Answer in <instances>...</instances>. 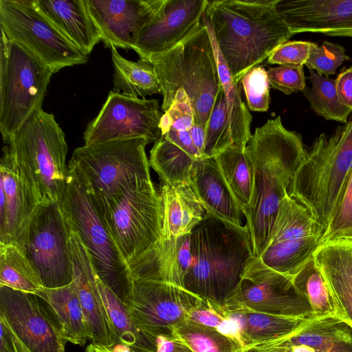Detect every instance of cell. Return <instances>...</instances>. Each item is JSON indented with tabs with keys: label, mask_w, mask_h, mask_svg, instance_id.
Here are the masks:
<instances>
[{
	"label": "cell",
	"mask_w": 352,
	"mask_h": 352,
	"mask_svg": "<svg viewBox=\"0 0 352 352\" xmlns=\"http://www.w3.org/2000/svg\"><path fill=\"white\" fill-rule=\"evenodd\" d=\"M273 342L286 352H352V327L336 315L312 317Z\"/></svg>",
	"instance_id": "obj_24"
},
{
	"label": "cell",
	"mask_w": 352,
	"mask_h": 352,
	"mask_svg": "<svg viewBox=\"0 0 352 352\" xmlns=\"http://www.w3.org/2000/svg\"><path fill=\"white\" fill-rule=\"evenodd\" d=\"M144 138L84 145L76 148L68 166L74 169L96 202L103 205L151 179Z\"/></svg>",
	"instance_id": "obj_8"
},
{
	"label": "cell",
	"mask_w": 352,
	"mask_h": 352,
	"mask_svg": "<svg viewBox=\"0 0 352 352\" xmlns=\"http://www.w3.org/2000/svg\"><path fill=\"white\" fill-rule=\"evenodd\" d=\"M195 160L162 136L150 151V166L164 184L171 186L192 184Z\"/></svg>",
	"instance_id": "obj_36"
},
{
	"label": "cell",
	"mask_w": 352,
	"mask_h": 352,
	"mask_svg": "<svg viewBox=\"0 0 352 352\" xmlns=\"http://www.w3.org/2000/svg\"><path fill=\"white\" fill-rule=\"evenodd\" d=\"M317 44L310 41H292L279 45L267 58V64L303 66Z\"/></svg>",
	"instance_id": "obj_48"
},
{
	"label": "cell",
	"mask_w": 352,
	"mask_h": 352,
	"mask_svg": "<svg viewBox=\"0 0 352 352\" xmlns=\"http://www.w3.org/2000/svg\"><path fill=\"white\" fill-rule=\"evenodd\" d=\"M187 320L214 328L239 344L237 324L222 305L202 298L188 312Z\"/></svg>",
	"instance_id": "obj_43"
},
{
	"label": "cell",
	"mask_w": 352,
	"mask_h": 352,
	"mask_svg": "<svg viewBox=\"0 0 352 352\" xmlns=\"http://www.w3.org/2000/svg\"><path fill=\"white\" fill-rule=\"evenodd\" d=\"M0 286L36 295L43 287L30 262L16 245H0Z\"/></svg>",
	"instance_id": "obj_37"
},
{
	"label": "cell",
	"mask_w": 352,
	"mask_h": 352,
	"mask_svg": "<svg viewBox=\"0 0 352 352\" xmlns=\"http://www.w3.org/2000/svg\"><path fill=\"white\" fill-rule=\"evenodd\" d=\"M192 185L207 213L241 228L243 215L214 158L195 160ZM244 216V215H243Z\"/></svg>",
	"instance_id": "obj_25"
},
{
	"label": "cell",
	"mask_w": 352,
	"mask_h": 352,
	"mask_svg": "<svg viewBox=\"0 0 352 352\" xmlns=\"http://www.w3.org/2000/svg\"><path fill=\"white\" fill-rule=\"evenodd\" d=\"M162 116L157 100L111 91L97 116L87 126L85 145L135 138L155 142L162 135Z\"/></svg>",
	"instance_id": "obj_14"
},
{
	"label": "cell",
	"mask_w": 352,
	"mask_h": 352,
	"mask_svg": "<svg viewBox=\"0 0 352 352\" xmlns=\"http://www.w3.org/2000/svg\"><path fill=\"white\" fill-rule=\"evenodd\" d=\"M10 331H11V329H10ZM11 334H12V337L13 339V342H14L16 352H30L25 347V346L20 341V340L12 333V331H11Z\"/></svg>",
	"instance_id": "obj_56"
},
{
	"label": "cell",
	"mask_w": 352,
	"mask_h": 352,
	"mask_svg": "<svg viewBox=\"0 0 352 352\" xmlns=\"http://www.w3.org/2000/svg\"><path fill=\"white\" fill-rule=\"evenodd\" d=\"M245 148L232 146L214 157L243 215L250 205L253 190V168Z\"/></svg>",
	"instance_id": "obj_34"
},
{
	"label": "cell",
	"mask_w": 352,
	"mask_h": 352,
	"mask_svg": "<svg viewBox=\"0 0 352 352\" xmlns=\"http://www.w3.org/2000/svg\"><path fill=\"white\" fill-rule=\"evenodd\" d=\"M192 264L191 232L171 240L160 239L127 262L132 280H153L182 288Z\"/></svg>",
	"instance_id": "obj_22"
},
{
	"label": "cell",
	"mask_w": 352,
	"mask_h": 352,
	"mask_svg": "<svg viewBox=\"0 0 352 352\" xmlns=\"http://www.w3.org/2000/svg\"><path fill=\"white\" fill-rule=\"evenodd\" d=\"M320 244L315 236L269 243L258 257L272 270L293 277L313 257Z\"/></svg>",
	"instance_id": "obj_35"
},
{
	"label": "cell",
	"mask_w": 352,
	"mask_h": 352,
	"mask_svg": "<svg viewBox=\"0 0 352 352\" xmlns=\"http://www.w3.org/2000/svg\"><path fill=\"white\" fill-rule=\"evenodd\" d=\"M155 352H192L188 345L175 333L155 339Z\"/></svg>",
	"instance_id": "obj_51"
},
{
	"label": "cell",
	"mask_w": 352,
	"mask_h": 352,
	"mask_svg": "<svg viewBox=\"0 0 352 352\" xmlns=\"http://www.w3.org/2000/svg\"><path fill=\"white\" fill-rule=\"evenodd\" d=\"M1 31L54 73L84 64L88 55L64 36L35 7L33 0H0Z\"/></svg>",
	"instance_id": "obj_11"
},
{
	"label": "cell",
	"mask_w": 352,
	"mask_h": 352,
	"mask_svg": "<svg viewBox=\"0 0 352 352\" xmlns=\"http://www.w3.org/2000/svg\"><path fill=\"white\" fill-rule=\"evenodd\" d=\"M241 80L250 110L267 111L270 102V83L265 68L257 66L251 69Z\"/></svg>",
	"instance_id": "obj_44"
},
{
	"label": "cell",
	"mask_w": 352,
	"mask_h": 352,
	"mask_svg": "<svg viewBox=\"0 0 352 352\" xmlns=\"http://www.w3.org/2000/svg\"><path fill=\"white\" fill-rule=\"evenodd\" d=\"M195 124L194 111L189 98L184 91L179 90L170 107L162 116L160 123L161 133L168 128L190 131Z\"/></svg>",
	"instance_id": "obj_46"
},
{
	"label": "cell",
	"mask_w": 352,
	"mask_h": 352,
	"mask_svg": "<svg viewBox=\"0 0 352 352\" xmlns=\"http://www.w3.org/2000/svg\"><path fill=\"white\" fill-rule=\"evenodd\" d=\"M233 146L223 89L219 92L206 126L204 158H214Z\"/></svg>",
	"instance_id": "obj_41"
},
{
	"label": "cell",
	"mask_w": 352,
	"mask_h": 352,
	"mask_svg": "<svg viewBox=\"0 0 352 352\" xmlns=\"http://www.w3.org/2000/svg\"><path fill=\"white\" fill-rule=\"evenodd\" d=\"M69 251L73 282L87 322L89 340L96 344L113 346L117 344L116 333L99 292L96 272L88 251L71 228Z\"/></svg>",
	"instance_id": "obj_21"
},
{
	"label": "cell",
	"mask_w": 352,
	"mask_h": 352,
	"mask_svg": "<svg viewBox=\"0 0 352 352\" xmlns=\"http://www.w3.org/2000/svg\"><path fill=\"white\" fill-rule=\"evenodd\" d=\"M201 299L176 285L134 279L128 305L138 329L155 345L157 337L173 335V327L187 320L188 312Z\"/></svg>",
	"instance_id": "obj_15"
},
{
	"label": "cell",
	"mask_w": 352,
	"mask_h": 352,
	"mask_svg": "<svg viewBox=\"0 0 352 352\" xmlns=\"http://www.w3.org/2000/svg\"><path fill=\"white\" fill-rule=\"evenodd\" d=\"M336 87L340 102L352 111V66L338 76Z\"/></svg>",
	"instance_id": "obj_50"
},
{
	"label": "cell",
	"mask_w": 352,
	"mask_h": 352,
	"mask_svg": "<svg viewBox=\"0 0 352 352\" xmlns=\"http://www.w3.org/2000/svg\"><path fill=\"white\" fill-rule=\"evenodd\" d=\"M113 65V91L144 98L161 94L160 82L154 65L147 59L129 60L122 56L116 49H111Z\"/></svg>",
	"instance_id": "obj_31"
},
{
	"label": "cell",
	"mask_w": 352,
	"mask_h": 352,
	"mask_svg": "<svg viewBox=\"0 0 352 352\" xmlns=\"http://www.w3.org/2000/svg\"><path fill=\"white\" fill-rule=\"evenodd\" d=\"M35 7L69 41L88 55L102 40L85 0H33Z\"/></svg>",
	"instance_id": "obj_26"
},
{
	"label": "cell",
	"mask_w": 352,
	"mask_h": 352,
	"mask_svg": "<svg viewBox=\"0 0 352 352\" xmlns=\"http://www.w3.org/2000/svg\"><path fill=\"white\" fill-rule=\"evenodd\" d=\"M101 298L114 327L117 344L138 352H155L152 341L140 331L134 324L129 305L123 302L96 276Z\"/></svg>",
	"instance_id": "obj_33"
},
{
	"label": "cell",
	"mask_w": 352,
	"mask_h": 352,
	"mask_svg": "<svg viewBox=\"0 0 352 352\" xmlns=\"http://www.w3.org/2000/svg\"><path fill=\"white\" fill-rule=\"evenodd\" d=\"M245 151L253 168V190L244 216L253 255L259 257L307 150L301 134L286 129L278 116L255 129Z\"/></svg>",
	"instance_id": "obj_1"
},
{
	"label": "cell",
	"mask_w": 352,
	"mask_h": 352,
	"mask_svg": "<svg viewBox=\"0 0 352 352\" xmlns=\"http://www.w3.org/2000/svg\"><path fill=\"white\" fill-rule=\"evenodd\" d=\"M270 85L286 95L302 91L306 87L303 66L280 65L267 70Z\"/></svg>",
	"instance_id": "obj_47"
},
{
	"label": "cell",
	"mask_w": 352,
	"mask_h": 352,
	"mask_svg": "<svg viewBox=\"0 0 352 352\" xmlns=\"http://www.w3.org/2000/svg\"><path fill=\"white\" fill-rule=\"evenodd\" d=\"M348 60L349 57L343 46L325 41L321 45H317L314 47L305 65L308 69L328 77L336 74L343 62Z\"/></svg>",
	"instance_id": "obj_45"
},
{
	"label": "cell",
	"mask_w": 352,
	"mask_h": 352,
	"mask_svg": "<svg viewBox=\"0 0 352 352\" xmlns=\"http://www.w3.org/2000/svg\"><path fill=\"white\" fill-rule=\"evenodd\" d=\"M223 306L236 322L242 352L287 336L309 320L262 313L244 307Z\"/></svg>",
	"instance_id": "obj_28"
},
{
	"label": "cell",
	"mask_w": 352,
	"mask_h": 352,
	"mask_svg": "<svg viewBox=\"0 0 352 352\" xmlns=\"http://www.w3.org/2000/svg\"><path fill=\"white\" fill-rule=\"evenodd\" d=\"M0 131L4 142L42 108L53 71L1 31Z\"/></svg>",
	"instance_id": "obj_9"
},
{
	"label": "cell",
	"mask_w": 352,
	"mask_h": 352,
	"mask_svg": "<svg viewBox=\"0 0 352 352\" xmlns=\"http://www.w3.org/2000/svg\"><path fill=\"white\" fill-rule=\"evenodd\" d=\"M7 144L41 202L60 201L68 175V146L54 115L37 109Z\"/></svg>",
	"instance_id": "obj_7"
},
{
	"label": "cell",
	"mask_w": 352,
	"mask_h": 352,
	"mask_svg": "<svg viewBox=\"0 0 352 352\" xmlns=\"http://www.w3.org/2000/svg\"><path fill=\"white\" fill-rule=\"evenodd\" d=\"M173 333L192 352H242L239 344L216 329L188 320L173 327Z\"/></svg>",
	"instance_id": "obj_39"
},
{
	"label": "cell",
	"mask_w": 352,
	"mask_h": 352,
	"mask_svg": "<svg viewBox=\"0 0 352 352\" xmlns=\"http://www.w3.org/2000/svg\"><path fill=\"white\" fill-rule=\"evenodd\" d=\"M69 236L60 201L41 202L28 226L23 253L43 287H61L73 281Z\"/></svg>",
	"instance_id": "obj_12"
},
{
	"label": "cell",
	"mask_w": 352,
	"mask_h": 352,
	"mask_svg": "<svg viewBox=\"0 0 352 352\" xmlns=\"http://www.w3.org/2000/svg\"><path fill=\"white\" fill-rule=\"evenodd\" d=\"M165 0H85L106 47L133 49Z\"/></svg>",
	"instance_id": "obj_18"
},
{
	"label": "cell",
	"mask_w": 352,
	"mask_h": 352,
	"mask_svg": "<svg viewBox=\"0 0 352 352\" xmlns=\"http://www.w3.org/2000/svg\"><path fill=\"white\" fill-rule=\"evenodd\" d=\"M207 3L208 0H165L142 29L132 50L142 59L171 50L202 23Z\"/></svg>",
	"instance_id": "obj_19"
},
{
	"label": "cell",
	"mask_w": 352,
	"mask_h": 352,
	"mask_svg": "<svg viewBox=\"0 0 352 352\" xmlns=\"http://www.w3.org/2000/svg\"><path fill=\"white\" fill-rule=\"evenodd\" d=\"M338 240H352V168L320 245Z\"/></svg>",
	"instance_id": "obj_42"
},
{
	"label": "cell",
	"mask_w": 352,
	"mask_h": 352,
	"mask_svg": "<svg viewBox=\"0 0 352 352\" xmlns=\"http://www.w3.org/2000/svg\"><path fill=\"white\" fill-rule=\"evenodd\" d=\"M190 133L195 146L202 158H204L206 126L202 124L195 123L190 130Z\"/></svg>",
	"instance_id": "obj_53"
},
{
	"label": "cell",
	"mask_w": 352,
	"mask_h": 352,
	"mask_svg": "<svg viewBox=\"0 0 352 352\" xmlns=\"http://www.w3.org/2000/svg\"><path fill=\"white\" fill-rule=\"evenodd\" d=\"M313 256L327 287L336 315L352 327V240L320 245Z\"/></svg>",
	"instance_id": "obj_23"
},
{
	"label": "cell",
	"mask_w": 352,
	"mask_h": 352,
	"mask_svg": "<svg viewBox=\"0 0 352 352\" xmlns=\"http://www.w3.org/2000/svg\"><path fill=\"white\" fill-rule=\"evenodd\" d=\"M37 296L49 305L64 339L74 344L85 345L89 335L74 283L58 288L43 287Z\"/></svg>",
	"instance_id": "obj_30"
},
{
	"label": "cell",
	"mask_w": 352,
	"mask_h": 352,
	"mask_svg": "<svg viewBox=\"0 0 352 352\" xmlns=\"http://www.w3.org/2000/svg\"><path fill=\"white\" fill-rule=\"evenodd\" d=\"M85 352H138L121 344H116L111 346L90 343Z\"/></svg>",
	"instance_id": "obj_54"
},
{
	"label": "cell",
	"mask_w": 352,
	"mask_h": 352,
	"mask_svg": "<svg viewBox=\"0 0 352 352\" xmlns=\"http://www.w3.org/2000/svg\"><path fill=\"white\" fill-rule=\"evenodd\" d=\"M243 352H286L279 344L271 342L262 345L250 347Z\"/></svg>",
	"instance_id": "obj_55"
},
{
	"label": "cell",
	"mask_w": 352,
	"mask_h": 352,
	"mask_svg": "<svg viewBox=\"0 0 352 352\" xmlns=\"http://www.w3.org/2000/svg\"><path fill=\"white\" fill-rule=\"evenodd\" d=\"M155 66L166 112L176 93L189 98L195 123L206 126L216 99L222 89L212 43L204 23L171 50L146 58Z\"/></svg>",
	"instance_id": "obj_4"
},
{
	"label": "cell",
	"mask_w": 352,
	"mask_h": 352,
	"mask_svg": "<svg viewBox=\"0 0 352 352\" xmlns=\"http://www.w3.org/2000/svg\"><path fill=\"white\" fill-rule=\"evenodd\" d=\"M33 294L0 286V318L30 352H65L67 341L47 303Z\"/></svg>",
	"instance_id": "obj_16"
},
{
	"label": "cell",
	"mask_w": 352,
	"mask_h": 352,
	"mask_svg": "<svg viewBox=\"0 0 352 352\" xmlns=\"http://www.w3.org/2000/svg\"><path fill=\"white\" fill-rule=\"evenodd\" d=\"M96 204L126 263L160 239L162 204L151 179L107 204Z\"/></svg>",
	"instance_id": "obj_10"
},
{
	"label": "cell",
	"mask_w": 352,
	"mask_h": 352,
	"mask_svg": "<svg viewBox=\"0 0 352 352\" xmlns=\"http://www.w3.org/2000/svg\"><path fill=\"white\" fill-rule=\"evenodd\" d=\"M274 8L294 35L352 38V0H276Z\"/></svg>",
	"instance_id": "obj_20"
},
{
	"label": "cell",
	"mask_w": 352,
	"mask_h": 352,
	"mask_svg": "<svg viewBox=\"0 0 352 352\" xmlns=\"http://www.w3.org/2000/svg\"><path fill=\"white\" fill-rule=\"evenodd\" d=\"M292 280L307 298L313 317L336 315L331 296L314 256L292 277Z\"/></svg>",
	"instance_id": "obj_40"
},
{
	"label": "cell",
	"mask_w": 352,
	"mask_h": 352,
	"mask_svg": "<svg viewBox=\"0 0 352 352\" xmlns=\"http://www.w3.org/2000/svg\"><path fill=\"white\" fill-rule=\"evenodd\" d=\"M159 195L162 204L161 239L171 240L190 234L207 213L192 184L171 186L163 183Z\"/></svg>",
	"instance_id": "obj_27"
},
{
	"label": "cell",
	"mask_w": 352,
	"mask_h": 352,
	"mask_svg": "<svg viewBox=\"0 0 352 352\" xmlns=\"http://www.w3.org/2000/svg\"><path fill=\"white\" fill-rule=\"evenodd\" d=\"M161 136L179 146L193 160L202 159L193 143L190 131H177L168 128L162 131Z\"/></svg>",
	"instance_id": "obj_49"
},
{
	"label": "cell",
	"mask_w": 352,
	"mask_h": 352,
	"mask_svg": "<svg viewBox=\"0 0 352 352\" xmlns=\"http://www.w3.org/2000/svg\"><path fill=\"white\" fill-rule=\"evenodd\" d=\"M203 21L208 32L217 65L219 79L225 96L228 122L233 146L246 147L252 134V115L241 100V90L231 74L230 70L221 53L210 21L203 16Z\"/></svg>",
	"instance_id": "obj_29"
},
{
	"label": "cell",
	"mask_w": 352,
	"mask_h": 352,
	"mask_svg": "<svg viewBox=\"0 0 352 352\" xmlns=\"http://www.w3.org/2000/svg\"><path fill=\"white\" fill-rule=\"evenodd\" d=\"M351 168L352 118L332 136L322 133L316 138L289 192L311 212L323 234Z\"/></svg>",
	"instance_id": "obj_5"
},
{
	"label": "cell",
	"mask_w": 352,
	"mask_h": 352,
	"mask_svg": "<svg viewBox=\"0 0 352 352\" xmlns=\"http://www.w3.org/2000/svg\"><path fill=\"white\" fill-rule=\"evenodd\" d=\"M191 250L183 288L223 305L254 257L246 226L238 228L206 213L191 232Z\"/></svg>",
	"instance_id": "obj_3"
},
{
	"label": "cell",
	"mask_w": 352,
	"mask_h": 352,
	"mask_svg": "<svg viewBox=\"0 0 352 352\" xmlns=\"http://www.w3.org/2000/svg\"><path fill=\"white\" fill-rule=\"evenodd\" d=\"M0 352H16L11 331L1 318H0Z\"/></svg>",
	"instance_id": "obj_52"
},
{
	"label": "cell",
	"mask_w": 352,
	"mask_h": 352,
	"mask_svg": "<svg viewBox=\"0 0 352 352\" xmlns=\"http://www.w3.org/2000/svg\"><path fill=\"white\" fill-rule=\"evenodd\" d=\"M275 1L208 0L204 14L236 83L294 36L276 12Z\"/></svg>",
	"instance_id": "obj_2"
},
{
	"label": "cell",
	"mask_w": 352,
	"mask_h": 352,
	"mask_svg": "<svg viewBox=\"0 0 352 352\" xmlns=\"http://www.w3.org/2000/svg\"><path fill=\"white\" fill-rule=\"evenodd\" d=\"M223 305L305 319L313 317L307 298L294 285L292 277L272 270L255 256Z\"/></svg>",
	"instance_id": "obj_13"
},
{
	"label": "cell",
	"mask_w": 352,
	"mask_h": 352,
	"mask_svg": "<svg viewBox=\"0 0 352 352\" xmlns=\"http://www.w3.org/2000/svg\"><path fill=\"white\" fill-rule=\"evenodd\" d=\"M308 69L311 87L306 86L302 93L312 110L327 120L346 124L352 111L340 102L336 79L324 76L311 69Z\"/></svg>",
	"instance_id": "obj_38"
},
{
	"label": "cell",
	"mask_w": 352,
	"mask_h": 352,
	"mask_svg": "<svg viewBox=\"0 0 352 352\" xmlns=\"http://www.w3.org/2000/svg\"><path fill=\"white\" fill-rule=\"evenodd\" d=\"M60 203L71 229L88 251L98 277L128 305L133 280L127 263L91 192L69 166Z\"/></svg>",
	"instance_id": "obj_6"
},
{
	"label": "cell",
	"mask_w": 352,
	"mask_h": 352,
	"mask_svg": "<svg viewBox=\"0 0 352 352\" xmlns=\"http://www.w3.org/2000/svg\"><path fill=\"white\" fill-rule=\"evenodd\" d=\"M41 203L9 146L0 164V245H14L23 252L27 230Z\"/></svg>",
	"instance_id": "obj_17"
},
{
	"label": "cell",
	"mask_w": 352,
	"mask_h": 352,
	"mask_svg": "<svg viewBox=\"0 0 352 352\" xmlns=\"http://www.w3.org/2000/svg\"><path fill=\"white\" fill-rule=\"evenodd\" d=\"M322 234L311 212L288 194L279 204L267 244L311 236L321 239Z\"/></svg>",
	"instance_id": "obj_32"
}]
</instances>
